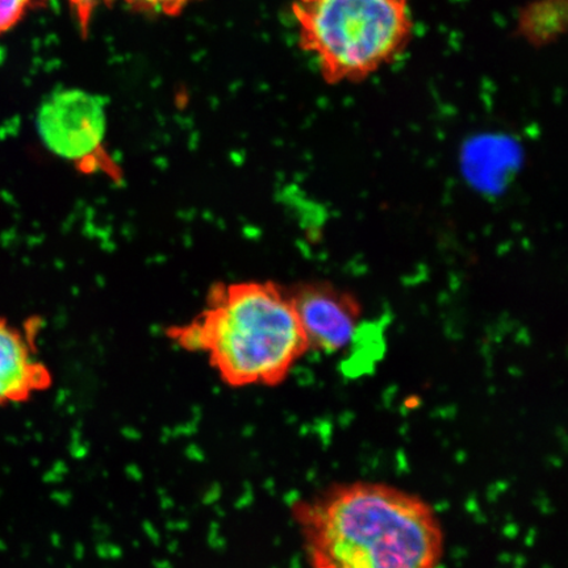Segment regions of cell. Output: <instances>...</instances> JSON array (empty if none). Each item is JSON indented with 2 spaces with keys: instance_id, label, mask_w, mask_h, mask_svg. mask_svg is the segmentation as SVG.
I'll list each match as a JSON object with an SVG mask.
<instances>
[{
  "instance_id": "1",
  "label": "cell",
  "mask_w": 568,
  "mask_h": 568,
  "mask_svg": "<svg viewBox=\"0 0 568 568\" xmlns=\"http://www.w3.org/2000/svg\"><path fill=\"white\" fill-rule=\"evenodd\" d=\"M310 568H438L445 536L423 497L376 481L338 483L293 504Z\"/></svg>"
},
{
  "instance_id": "2",
  "label": "cell",
  "mask_w": 568,
  "mask_h": 568,
  "mask_svg": "<svg viewBox=\"0 0 568 568\" xmlns=\"http://www.w3.org/2000/svg\"><path fill=\"white\" fill-rule=\"evenodd\" d=\"M168 337L232 388L278 386L310 352L290 291L273 282L213 284L201 314Z\"/></svg>"
},
{
  "instance_id": "3",
  "label": "cell",
  "mask_w": 568,
  "mask_h": 568,
  "mask_svg": "<svg viewBox=\"0 0 568 568\" xmlns=\"http://www.w3.org/2000/svg\"><path fill=\"white\" fill-rule=\"evenodd\" d=\"M300 45L328 84L357 83L395 62L414 34L408 0H294Z\"/></svg>"
},
{
  "instance_id": "4",
  "label": "cell",
  "mask_w": 568,
  "mask_h": 568,
  "mask_svg": "<svg viewBox=\"0 0 568 568\" xmlns=\"http://www.w3.org/2000/svg\"><path fill=\"white\" fill-rule=\"evenodd\" d=\"M36 125L44 145L57 158L74 163L83 173L115 174L105 151V98L81 89H62L45 98Z\"/></svg>"
},
{
  "instance_id": "5",
  "label": "cell",
  "mask_w": 568,
  "mask_h": 568,
  "mask_svg": "<svg viewBox=\"0 0 568 568\" xmlns=\"http://www.w3.org/2000/svg\"><path fill=\"white\" fill-rule=\"evenodd\" d=\"M310 351L333 354L352 344L364 317L357 297L326 282L290 291Z\"/></svg>"
},
{
  "instance_id": "6",
  "label": "cell",
  "mask_w": 568,
  "mask_h": 568,
  "mask_svg": "<svg viewBox=\"0 0 568 568\" xmlns=\"http://www.w3.org/2000/svg\"><path fill=\"white\" fill-rule=\"evenodd\" d=\"M53 385V375L38 357L32 335L0 316V407L33 399Z\"/></svg>"
},
{
  "instance_id": "7",
  "label": "cell",
  "mask_w": 568,
  "mask_h": 568,
  "mask_svg": "<svg viewBox=\"0 0 568 568\" xmlns=\"http://www.w3.org/2000/svg\"><path fill=\"white\" fill-rule=\"evenodd\" d=\"M202 0H69L78 30L87 39L91 21L101 9H112L115 6L126 7L128 10L146 17H178L191 4Z\"/></svg>"
},
{
  "instance_id": "8",
  "label": "cell",
  "mask_w": 568,
  "mask_h": 568,
  "mask_svg": "<svg viewBox=\"0 0 568 568\" xmlns=\"http://www.w3.org/2000/svg\"><path fill=\"white\" fill-rule=\"evenodd\" d=\"M565 0H538L528 7L520 19V31L530 42L546 44L557 38L565 27V10L559 7Z\"/></svg>"
},
{
  "instance_id": "9",
  "label": "cell",
  "mask_w": 568,
  "mask_h": 568,
  "mask_svg": "<svg viewBox=\"0 0 568 568\" xmlns=\"http://www.w3.org/2000/svg\"><path fill=\"white\" fill-rule=\"evenodd\" d=\"M51 0H0V36L16 30L28 13L42 9Z\"/></svg>"
}]
</instances>
